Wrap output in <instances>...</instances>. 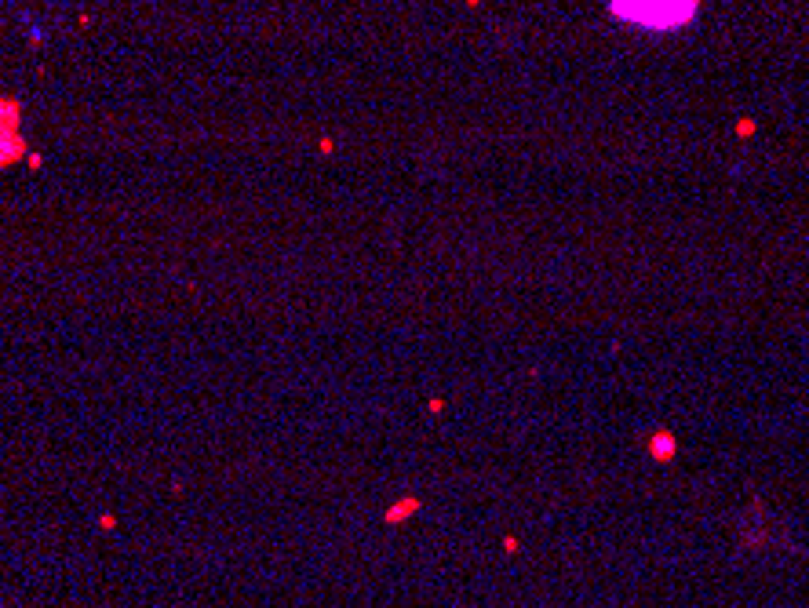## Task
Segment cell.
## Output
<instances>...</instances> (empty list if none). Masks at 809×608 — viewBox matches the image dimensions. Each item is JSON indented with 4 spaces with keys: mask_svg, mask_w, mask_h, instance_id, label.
<instances>
[{
    "mask_svg": "<svg viewBox=\"0 0 809 608\" xmlns=\"http://www.w3.org/2000/svg\"><path fill=\"white\" fill-rule=\"evenodd\" d=\"M700 0H612V15L645 29H678L686 26Z\"/></svg>",
    "mask_w": 809,
    "mask_h": 608,
    "instance_id": "1",
    "label": "cell"
},
{
    "mask_svg": "<svg viewBox=\"0 0 809 608\" xmlns=\"http://www.w3.org/2000/svg\"><path fill=\"white\" fill-rule=\"evenodd\" d=\"M26 139H22V106L0 95V168H11L15 161H26Z\"/></svg>",
    "mask_w": 809,
    "mask_h": 608,
    "instance_id": "2",
    "label": "cell"
},
{
    "mask_svg": "<svg viewBox=\"0 0 809 608\" xmlns=\"http://www.w3.org/2000/svg\"><path fill=\"white\" fill-rule=\"evenodd\" d=\"M675 448H678V441H675L671 430H656V434L649 437V455H653L656 462H671L675 459Z\"/></svg>",
    "mask_w": 809,
    "mask_h": 608,
    "instance_id": "3",
    "label": "cell"
},
{
    "mask_svg": "<svg viewBox=\"0 0 809 608\" xmlns=\"http://www.w3.org/2000/svg\"><path fill=\"white\" fill-rule=\"evenodd\" d=\"M416 510H419V499H401V503H394V506L387 510V521H390V524H398V521L412 517Z\"/></svg>",
    "mask_w": 809,
    "mask_h": 608,
    "instance_id": "4",
    "label": "cell"
}]
</instances>
